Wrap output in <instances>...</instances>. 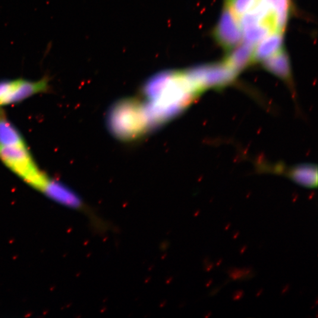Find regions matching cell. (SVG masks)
<instances>
[{"instance_id":"1","label":"cell","mask_w":318,"mask_h":318,"mask_svg":"<svg viewBox=\"0 0 318 318\" xmlns=\"http://www.w3.org/2000/svg\"><path fill=\"white\" fill-rule=\"evenodd\" d=\"M0 161L26 184L42 191L48 179L27 146H0Z\"/></svg>"},{"instance_id":"2","label":"cell","mask_w":318,"mask_h":318,"mask_svg":"<svg viewBox=\"0 0 318 318\" xmlns=\"http://www.w3.org/2000/svg\"><path fill=\"white\" fill-rule=\"evenodd\" d=\"M50 89V78L47 76L37 80L23 78L0 80V108L21 103Z\"/></svg>"},{"instance_id":"3","label":"cell","mask_w":318,"mask_h":318,"mask_svg":"<svg viewBox=\"0 0 318 318\" xmlns=\"http://www.w3.org/2000/svg\"><path fill=\"white\" fill-rule=\"evenodd\" d=\"M213 36L216 42L228 52L243 40L239 18L226 2L218 23L213 31Z\"/></svg>"},{"instance_id":"4","label":"cell","mask_w":318,"mask_h":318,"mask_svg":"<svg viewBox=\"0 0 318 318\" xmlns=\"http://www.w3.org/2000/svg\"><path fill=\"white\" fill-rule=\"evenodd\" d=\"M254 47V62H263L283 49V33L274 31Z\"/></svg>"},{"instance_id":"5","label":"cell","mask_w":318,"mask_h":318,"mask_svg":"<svg viewBox=\"0 0 318 318\" xmlns=\"http://www.w3.org/2000/svg\"><path fill=\"white\" fill-rule=\"evenodd\" d=\"M0 146H27L23 135L0 108Z\"/></svg>"},{"instance_id":"6","label":"cell","mask_w":318,"mask_h":318,"mask_svg":"<svg viewBox=\"0 0 318 318\" xmlns=\"http://www.w3.org/2000/svg\"><path fill=\"white\" fill-rule=\"evenodd\" d=\"M254 46L241 43L229 51L224 62L235 71L243 70L254 62Z\"/></svg>"},{"instance_id":"7","label":"cell","mask_w":318,"mask_h":318,"mask_svg":"<svg viewBox=\"0 0 318 318\" xmlns=\"http://www.w3.org/2000/svg\"><path fill=\"white\" fill-rule=\"evenodd\" d=\"M263 65L266 70L285 80L290 77V62L287 53L283 49L276 54L264 60Z\"/></svg>"},{"instance_id":"8","label":"cell","mask_w":318,"mask_h":318,"mask_svg":"<svg viewBox=\"0 0 318 318\" xmlns=\"http://www.w3.org/2000/svg\"><path fill=\"white\" fill-rule=\"evenodd\" d=\"M275 15L276 30L283 33L290 12V0H262Z\"/></svg>"},{"instance_id":"9","label":"cell","mask_w":318,"mask_h":318,"mask_svg":"<svg viewBox=\"0 0 318 318\" xmlns=\"http://www.w3.org/2000/svg\"><path fill=\"white\" fill-rule=\"evenodd\" d=\"M258 0H225L229 8L239 19L247 13L256 4Z\"/></svg>"},{"instance_id":"10","label":"cell","mask_w":318,"mask_h":318,"mask_svg":"<svg viewBox=\"0 0 318 318\" xmlns=\"http://www.w3.org/2000/svg\"><path fill=\"white\" fill-rule=\"evenodd\" d=\"M248 271V269L244 270H244L238 269L234 270L231 273H230V276H231V278L233 279H239L242 278V276H244V275H248V274L250 273V271Z\"/></svg>"},{"instance_id":"11","label":"cell","mask_w":318,"mask_h":318,"mask_svg":"<svg viewBox=\"0 0 318 318\" xmlns=\"http://www.w3.org/2000/svg\"><path fill=\"white\" fill-rule=\"evenodd\" d=\"M243 296V292L242 291H238L237 294H235L234 295V300H239Z\"/></svg>"}]
</instances>
